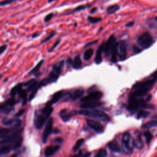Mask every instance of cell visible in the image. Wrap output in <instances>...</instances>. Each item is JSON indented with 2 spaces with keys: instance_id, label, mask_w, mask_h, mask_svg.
Here are the masks:
<instances>
[{
  "instance_id": "41",
  "label": "cell",
  "mask_w": 157,
  "mask_h": 157,
  "mask_svg": "<svg viewBox=\"0 0 157 157\" xmlns=\"http://www.w3.org/2000/svg\"><path fill=\"white\" fill-rule=\"evenodd\" d=\"M35 81H36V80H35V79H31V80H30L28 81V82H26V83L24 84V86H29L30 85H31V84H33V82H35Z\"/></svg>"
},
{
  "instance_id": "29",
  "label": "cell",
  "mask_w": 157,
  "mask_h": 157,
  "mask_svg": "<svg viewBox=\"0 0 157 157\" xmlns=\"http://www.w3.org/2000/svg\"><path fill=\"white\" fill-rule=\"evenodd\" d=\"M144 136L145 138V142L147 145H149L153 139V135L149 131H146L144 133Z\"/></svg>"
},
{
  "instance_id": "15",
  "label": "cell",
  "mask_w": 157,
  "mask_h": 157,
  "mask_svg": "<svg viewBox=\"0 0 157 157\" xmlns=\"http://www.w3.org/2000/svg\"><path fill=\"white\" fill-rule=\"evenodd\" d=\"M104 46H105V43L102 42V44L100 45L99 48L97 50L96 56L95 58V62L96 64H100L102 62V53L104 50Z\"/></svg>"
},
{
  "instance_id": "18",
  "label": "cell",
  "mask_w": 157,
  "mask_h": 157,
  "mask_svg": "<svg viewBox=\"0 0 157 157\" xmlns=\"http://www.w3.org/2000/svg\"><path fill=\"white\" fill-rule=\"evenodd\" d=\"M63 96V92L62 91H58L54 94L52 97L51 100L48 102L50 105H52L53 104H55L59 100H60Z\"/></svg>"
},
{
  "instance_id": "3",
  "label": "cell",
  "mask_w": 157,
  "mask_h": 157,
  "mask_svg": "<svg viewBox=\"0 0 157 157\" xmlns=\"http://www.w3.org/2000/svg\"><path fill=\"white\" fill-rule=\"evenodd\" d=\"M53 111V107L51 105L48 103L46 104V107L39 112H37L35 113L34 124L37 129H41L44 127L46 122L48 120L50 115Z\"/></svg>"
},
{
  "instance_id": "53",
  "label": "cell",
  "mask_w": 157,
  "mask_h": 157,
  "mask_svg": "<svg viewBox=\"0 0 157 157\" xmlns=\"http://www.w3.org/2000/svg\"><path fill=\"white\" fill-rule=\"evenodd\" d=\"M39 36V34L35 33V34H33V35H32V37H33V38H34V37H36L37 36Z\"/></svg>"
},
{
  "instance_id": "36",
  "label": "cell",
  "mask_w": 157,
  "mask_h": 157,
  "mask_svg": "<svg viewBox=\"0 0 157 157\" xmlns=\"http://www.w3.org/2000/svg\"><path fill=\"white\" fill-rule=\"evenodd\" d=\"M56 34H57V33H56V31H55L51 32V33L49 34V35H48V36L46 37V39H44V40H43V41L41 42V43L42 44V43H45V42H47L48 41L50 40V39L52 38L53 37H54V36H55L56 35Z\"/></svg>"
},
{
  "instance_id": "5",
  "label": "cell",
  "mask_w": 157,
  "mask_h": 157,
  "mask_svg": "<svg viewBox=\"0 0 157 157\" xmlns=\"http://www.w3.org/2000/svg\"><path fill=\"white\" fill-rule=\"evenodd\" d=\"M75 113L81 116H84L90 118H93L96 120L101 121L109 122L110 118L106 113L96 110H89V109H82L75 112Z\"/></svg>"
},
{
  "instance_id": "54",
  "label": "cell",
  "mask_w": 157,
  "mask_h": 157,
  "mask_svg": "<svg viewBox=\"0 0 157 157\" xmlns=\"http://www.w3.org/2000/svg\"><path fill=\"white\" fill-rule=\"evenodd\" d=\"M17 156H18L17 154H13L12 155H11V156H10V157H17Z\"/></svg>"
},
{
  "instance_id": "44",
  "label": "cell",
  "mask_w": 157,
  "mask_h": 157,
  "mask_svg": "<svg viewBox=\"0 0 157 157\" xmlns=\"http://www.w3.org/2000/svg\"><path fill=\"white\" fill-rule=\"evenodd\" d=\"M54 141H55V142H57V143H62V142L63 141V139H62L60 138H56L55 139Z\"/></svg>"
},
{
  "instance_id": "51",
  "label": "cell",
  "mask_w": 157,
  "mask_h": 157,
  "mask_svg": "<svg viewBox=\"0 0 157 157\" xmlns=\"http://www.w3.org/2000/svg\"><path fill=\"white\" fill-rule=\"evenodd\" d=\"M90 156H91V153L87 152V153H86L85 154H83L82 157H90Z\"/></svg>"
},
{
  "instance_id": "14",
  "label": "cell",
  "mask_w": 157,
  "mask_h": 157,
  "mask_svg": "<svg viewBox=\"0 0 157 157\" xmlns=\"http://www.w3.org/2000/svg\"><path fill=\"white\" fill-rule=\"evenodd\" d=\"M102 105V103L101 102L95 101V102H85L80 105V107L82 109H92L94 108L100 107Z\"/></svg>"
},
{
  "instance_id": "56",
  "label": "cell",
  "mask_w": 157,
  "mask_h": 157,
  "mask_svg": "<svg viewBox=\"0 0 157 157\" xmlns=\"http://www.w3.org/2000/svg\"><path fill=\"white\" fill-rule=\"evenodd\" d=\"M155 20L156 21H157V16H156V17L155 18Z\"/></svg>"
},
{
  "instance_id": "17",
  "label": "cell",
  "mask_w": 157,
  "mask_h": 157,
  "mask_svg": "<svg viewBox=\"0 0 157 157\" xmlns=\"http://www.w3.org/2000/svg\"><path fill=\"white\" fill-rule=\"evenodd\" d=\"M59 149V145H53V146H49L46 148L45 150V155L47 157H50L56 154L57 151Z\"/></svg>"
},
{
  "instance_id": "40",
  "label": "cell",
  "mask_w": 157,
  "mask_h": 157,
  "mask_svg": "<svg viewBox=\"0 0 157 157\" xmlns=\"http://www.w3.org/2000/svg\"><path fill=\"white\" fill-rule=\"evenodd\" d=\"M60 41H61L60 39H58V40H57V41L55 42V43H54V44L53 45V46L51 47V48H50V49L48 50V52H52L54 49H55V48H56V47L59 44V42H60Z\"/></svg>"
},
{
  "instance_id": "43",
  "label": "cell",
  "mask_w": 157,
  "mask_h": 157,
  "mask_svg": "<svg viewBox=\"0 0 157 157\" xmlns=\"http://www.w3.org/2000/svg\"><path fill=\"white\" fill-rule=\"evenodd\" d=\"M97 42H98V40H96V41H92V42H89V43H88V44H86L85 46V47L86 48V47H89V46H91V45L95 44H96Z\"/></svg>"
},
{
  "instance_id": "37",
  "label": "cell",
  "mask_w": 157,
  "mask_h": 157,
  "mask_svg": "<svg viewBox=\"0 0 157 157\" xmlns=\"http://www.w3.org/2000/svg\"><path fill=\"white\" fill-rule=\"evenodd\" d=\"M16 1H17V0H4V1H2L1 3H0V6H1V7L7 6V5L14 3Z\"/></svg>"
},
{
  "instance_id": "55",
  "label": "cell",
  "mask_w": 157,
  "mask_h": 157,
  "mask_svg": "<svg viewBox=\"0 0 157 157\" xmlns=\"http://www.w3.org/2000/svg\"><path fill=\"white\" fill-rule=\"evenodd\" d=\"M54 1H55V0H48V2L49 3H52V2Z\"/></svg>"
},
{
  "instance_id": "35",
  "label": "cell",
  "mask_w": 157,
  "mask_h": 157,
  "mask_svg": "<svg viewBox=\"0 0 157 157\" xmlns=\"http://www.w3.org/2000/svg\"><path fill=\"white\" fill-rule=\"evenodd\" d=\"M107 156V151L105 149L100 150L95 157H106Z\"/></svg>"
},
{
  "instance_id": "13",
  "label": "cell",
  "mask_w": 157,
  "mask_h": 157,
  "mask_svg": "<svg viewBox=\"0 0 157 157\" xmlns=\"http://www.w3.org/2000/svg\"><path fill=\"white\" fill-rule=\"evenodd\" d=\"M15 104V100L14 98H10L4 102L1 106V110L4 113H9L12 110V107Z\"/></svg>"
},
{
  "instance_id": "39",
  "label": "cell",
  "mask_w": 157,
  "mask_h": 157,
  "mask_svg": "<svg viewBox=\"0 0 157 157\" xmlns=\"http://www.w3.org/2000/svg\"><path fill=\"white\" fill-rule=\"evenodd\" d=\"M53 16H54V14L53 13H50V14H48V15H47L44 19V22L45 23H47L48 21H49L53 17Z\"/></svg>"
},
{
  "instance_id": "25",
  "label": "cell",
  "mask_w": 157,
  "mask_h": 157,
  "mask_svg": "<svg viewBox=\"0 0 157 157\" xmlns=\"http://www.w3.org/2000/svg\"><path fill=\"white\" fill-rule=\"evenodd\" d=\"M91 7V4H85V5H80V6H77V8H75L74 9H73L71 12H70L69 13L66 14V15H69L75 12H80L81 10H84L86 9H88L89 8Z\"/></svg>"
},
{
  "instance_id": "12",
  "label": "cell",
  "mask_w": 157,
  "mask_h": 157,
  "mask_svg": "<svg viewBox=\"0 0 157 157\" xmlns=\"http://www.w3.org/2000/svg\"><path fill=\"white\" fill-rule=\"evenodd\" d=\"M52 127H53V120L52 118H50L46 123L44 130V131H43V133L42 135V142L44 144H45L47 142V140L48 136H49V135L52 133Z\"/></svg>"
},
{
  "instance_id": "38",
  "label": "cell",
  "mask_w": 157,
  "mask_h": 157,
  "mask_svg": "<svg viewBox=\"0 0 157 157\" xmlns=\"http://www.w3.org/2000/svg\"><path fill=\"white\" fill-rule=\"evenodd\" d=\"M18 94H19V96L21 98H22V99H26V95H27V91H26V90H24V89H21L19 91V93H18Z\"/></svg>"
},
{
  "instance_id": "50",
  "label": "cell",
  "mask_w": 157,
  "mask_h": 157,
  "mask_svg": "<svg viewBox=\"0 0 157 157\" xmlns=\"http://www.w3.org/2000/svg\"><path fill=\"white\" fill-rule=\"evenodd\" d=\"M151 77H152V78H154V79H157V71H156L155 73H153L152 74H151Z\"/></svg>"
},
{
  "instance_id": "32",
  "label": "cell",
  "mask_w": 157,
  "mask_h": 157,
  "mask_svg": "<svg viewBox=\"0 0 157 157\" xmlns=\"http://www.w3.org/2000/svg\"><path fill=\"white\" fill-rule=\"evenodd\" d=\"M84 143V139H79L73 147V150L74 151H76L79 150L80 147L83 145Z\"/></svg>"
},
{
  "instance_id": "8",
  "label": "cell",
  "mask_w": 157,
  "mask_h": 157,
  "mask_svg": "<svg viewBox=\"0 0 157 157\" xmlns=\"http://www.w3.org/2000/svg\"><path fill=\"white\" fill-rule=\"evenodd\" d=\"M102 92L100 91H93L87 96H86L84 97L83 98L81 99V102H82V103H85V102L98 101L102 98Z\"/></svg>"
},
{
  "instance_id": "16",
  "label": "cell",
  "mask_w": 157,
  "mask_h": 157,
  "mask_svg": "<svg viewBox=\"0 0 157 157\" xmlns=\"http://www.w3.org/2000/svg\"><path fill=\"white\" fill-rule=\"evenodd\" d=\"M84 94V90L82 89H79L75 90L73 93H69V99L72 100H76L81 98Z\"/></svg>"
},
{
  "instance_id": "9",
  "label": "cell",
  "mask_w": 157,
  "mask_h": 157,
  "mask_svg": "<svg viewBox=\"0 0 157 157\" xmlns=\"http://www.w3.org/2000/svg\"><path fill=\"white\" fill-rule=\"evenodd\" d=\"M117 43V42L116 41V37L113 35L111 36L108 39L107 42L105 44L104 46V52L106 56H109L111 55L113 47H115Z\"/></svg>"
},
{
  "instance_id": "10",
  "label": "cell",
  "mask_w": 157,
  "mask_h": 157,
  "mask_svg": "<svg viewBox=\"0 0 157 157\" xmlns=\"http://www.w3.org/2000/svg\"><path fill=\"white\" fill-rule=\"evenodd\" d=\"M118 55L120 60L123 61L127 55V45L125 41H121L118 43Z\"/></svg>"
},
{
  "instance_id": "21",
  "label": "cell",
  "mask_w": 157,
  "mask_h": 157,
  "mask_svg": "<svg viewBox=\"0 0 157 157\" xmlns=\"http://www.w3.org/2000/svg\"><path fill=\"white\" fill-rule=\"evenodd\" d=\"M108 147H109L112 151H115V152H120L121 149L119 146L118 142L116 140H112L108 144Z\"/></svg>"
},
{
  "instance_id": "11",
  "label": "cell",
  "mask_w": 157,
  "mask_h": 157,
  "mask_svg": "<svg viewBox=\"0 0 157 157\" xmlns=\"http://www.w3.org/2000/svg\"><path fill=\"white\" fill-rule=\"evenodd\" d=\"M86 121L88 126L96 133H102L104 131V127L99 122L95 120H91V119H86Z\"/></svg>"
},
{
  "instance_id": "48",
  "label": "cell",
  "mask_w": 157,
  "mask_h": 157,
  "mask_svg": "<svg viewBox=\"0 0 157 157\" xmlns=\"http://www.w3.org/2000/svg\"><path fill=\"white\" fill-rule=\"evenodd\" d=\"M134 52H136V53L140 52V50L139 49V48L138 47H136V46L134 47Z\"/></svg>"
},
{
  "instance_id": "6",
  "label": "cell",
  "mask_w": 157,
  "mask_h": 157,
  "mask_svg": "<svg viewBox=\"0 0 157 157\" xmlns=\"http://www.w3.org/2000/svg\"><path fill=\"white\" fill-rule=\"evenodd\" d=\"M133 138L129 133H124L122 140V149L123 152L127 155H130L133 150Z\"/></svg>"
},
{
  "instance_id": "20",
  "label": "cell",
  "mask_w": 157,
  "mask_h": 157,
  "mask_svg": "<svg viewBox=\"0 0 157 157\" xmlns=\"http://www.w3.org/2000/svg\"><path fill=\"white\" fill-rule=\"evenodd\" d=\"M133 145L134 147H136V149H140L143 147L144 144L141 138H140V135H138L136 138H133Z\"/></svg>"
},
{
  "instance_id": "26",
  "label": "cell",
  "mask_w": 157,
  "mask_h": 157,
  "mask_svg": "<svg viewBox=\"0 0 157 157\" xmlns=\"http://www.w3.org/2000/svg\"><path fill=\"white\" fill-rule=\"evenodd\" d=\"M93 48H89V49L86 50L84 53V59L85 61H89L91 59L92 55L93 54Z\"/></svg>"
},
{
  "instance_id": "27",
  "label": "cell",
  "mask_w": 157,
  "mask_h": 157,
  "mask_svg": "<svg viewBox=\"0 0 157 157\" xmlns=\"http://www.w3.org/2000/svg\"><path fill=\"white\" fill-rule=\"evenodd\" d=\"M120 9V7H119L118 5L117 4H114V5H112L111 6H109L107 9V13L108 14H114L116 12H117V10H119Z\"/></svg>"
},
{
  "instance_id": "52",
  "label": "cell",
  "mask_w": 157,
  "mask_h": 157,
  "mask_svg": "<svg viewBox=\"0 0 157 157\" xmlns=\"http://www.w3.org/2000/svg\"><path fill=\"white\" fill-rule=\"evenodd\" d=\"M97 10V8H92L90 10V14H93L95 12H96V11Z\"/></svg>"
},
{
  "instance_id": "30",
  "label": "cell",
  "mask_w": 157,
  "mask_h": 157,
  "mask_svg": "<svg viewBox=\"0 0 157 157\" xmlns=\"http://www.w3.org/2000/svg\"><path fill=\"white\" fill-rule=\"evenodd\" d=\"M150 115V112L144 110H140L138 112L137 118H147Z\"/></svg>"
},
{
  "instance_id": "23",
  "label": "cell",
  "mask_w": 157,
  "mask_h": 157,
  "mask_svg": "<svg viewBox=\"0 0 157 157\" xmlns=\"http://www.w3.org/2000/svg\"><path fill=\"white\" fill-rule=\"evenodd\" d=\"M23 86H24V84H21V83L16 85L11 89V90H10V96H11L12 97L15 96L17 93H19V91L22 89Z\"/></svg>"
},
{
  "instance_id": "47",
  "label": "cell",
  "mask_w": 157,
  "mask_h": 157,
  "mask_svg": "<svg viewBox=\"0 0 157 157\" xmlns=\"http://www.w3.org/2000/svg\"><path fill=\"white\" fill-rule=\"evenodd\" d=\"M82 155H83V154H82V151H80L77 154L74 155L72 156L71 157H82Z\"/></svg>"
},
{
  "instance_id": "22",
  "label": "cell",
  "mask_w": 157,
  "mask_h": 157,
  "mask_svg": "<svg viewBox=\"0 0 157 157\" xmlns=\"http://www.w3.org/2000/svg\"><path fill=\"white\" fill-rule=\"evenodd\" d=\"M111 62L115 63L117 62L118 55V43H117L115 47H113V50L111 52Z\"/></svg>"
},
{
  "instance_id": "45",
  "label": "cell",
  "mask_w": 157,
  "mask_h": 157,
  "mask_svg": "<svg viewBox=\"0 0 157 157\" xmlns=\"http://www.w3.org/2000/svg\"><path fill=\"white\" fill-rule=\"evenodd\" d=\"M134 25V21H130V22H129L128 24H126L125 25V26L126 27H128V28H129V27H133Z\"/></svg>"
},
{
  "instance_id": "4",
  "label": "cell",
  "mask_w": 157,
  "mask_h": 157,
  "mask_svg": "<svg viewBox=\"0 0 157 157\" xmlns=\"http://www.w3.org/2000/svg\"><path fill=\"white\" fill-rule=\"evenodd\" d=\"M64 61L59 62L58 63L54 64L52 67V69L49 75L47 78L42 79L39 82L41 86H46L48 84H50L53 82H55L58 80L59 74H61L62 69L64 66Z\"/></svg>"
},
{
  "instance_id": "33",
  "label": "cell",
  "mask_w": 157,
  "mask_h": 157,
  "mask_svg": "<svg viewBox=\"0 0 157 157\" xmlns=\"http://www.w3.org/2000/svg\"><path fill=\"white\" fill-rule=\"evenodd\" d=\"M87 20L89 23L95 24L100 22V21L102 20V19L100 17H91V16H88Z\"/></svg>"
},
{
  "instance_id": "1",
  "label": "cell",
  "mask_w": 157,
  "mask_h": 157,
  "mask_svg": "<svg viewBox=\"0 0 157 157\" xmlns=\"http://www.w3.org/2000/svg\"><path fill=\"white\" fill-rule=\"evenodd\" d=\"M156 80L157 79L151 77V79L149 80L137 82L133 85V91L130 95L136 98H144L152 89Z\"/></svg>"
},
{
  "instance_id": "34",
  "label": "cell",
  "mask_w": 157,
  "mask_h": 157,
  "mask_svg": "<svg viewBox=\"0 0 157 157\" xmlns=\"http://www.w3.org/2000/svg\"><path fill=\"white\" fill-rule=\"evenodd\" d=\"M154 127H157V120H152L147 122L144 125V128H149Z\"/></svg>"
},
{
  "instance_id": "7",
  "label": "cell",
  "mask_w": 157,
  "mask_h": 157,
  "mask_svg": "<svg viewBox=\"0 0 157 157\" xmlns=\"http://www.w3.org/2000/svg\"><path fill=\"white\" fill-rule=\"evenodd\" d=\"M137 42L140 47L146 49L154 44V39L151 35L149 33L146 32L138 37Z\"/></svg>"
},
{
  "instance_id": "2",
  "label": "cell",
  "mask_w": 157,
  "mask_h": 157,
  "mask_svg": "<svg viewBox=\"0 0 157 157\" xmlns=\"http://www.w3.org/2000/svg\"><path fill=\"white\" fill-rule=\"evenodd\" d=\"M151 98V95H150L147 96L145 98H136L129 95L127 109L129 112H134L140 109L147 108L148 107L147 102L150 101Z\"/></svg>"
},
{
  "instance_id": "46",
  "label": "cell",
  "mask_w": 157,
  "mask_h": 157,
  "mask_svg": "<svg viewBox=\"0 0 157 157\" xmlns=\"http://www.w3.org/2000/svg\"><path fill=\"white\" fill-rule=\"evenodd\" d=\"M24 112V109H21L20 111H19L17 113V114H16V117H20V116H21V115L23 114Z\"/></svg>"
},
{
  "instance_id": "28",
  "label": "cell",
  "mask_w": 157,
  "mask_h": 157,
  "mask_svg": "<svg viewBox=\"0 0 157 157\" xmlns=\"http://www.w3.org/2000/svg\"><path fill=\"white\" fill-rule=\"evenodd\" d=\"M43 63H44V60H41L33 69L31 70V71L29 73V74H35V73L38 72L39 71L40 68H41L42 65L43 64Z\"/></svg>"
},
{
  "instance_id": "49",
  "label": "cell",
  "mask_w": 157,
  "mask_h": 157,
  "mask_svg": "<svg viewBox=\"0 0 157 157\" xmlns=\"http://www.w3.org/2000/svg\"><path fill=\"white\" fill-rule=\"evenodd\" d=\"M66 63H69V64H72L73 63V59L71 58H68L67 59V60H66Z\"/></svg>"
},
{
  "instance_id": "24",
  "label": "cell",
  "mask_w": 157,
  "mask_h": 157,
  "mask_svg": "<svg viewBox=\"0 0 157 157\" xmlns=\"http://www.w3.org/2000/svg\"><path fill=\"white\" fill-rule=\"evenodd\" d=\"M81 66H82V60H81L80 57L79 55L74 58L73 63V67L75 69H78L80 68Z\"/></svg>"
},
{
  "instance_id": "19",
  "label": "cell",
  "mask_w": 157,
  "mask_h": 157,
  "mask_svg": "<svg viewBox=\"0 0 157 157\" xmlns=\"http://www.w3.org/2000/svg\"><path fill=\"white\" fill-rule=\"evenodd\" d=\"M59 116H60L63 122H66L71 118L72 114L71 113L69 112L66 109H63L59 112Z\"/></svg>"
},
{
  "instance_id": "31",
  "label": "cell",
  "mask_w": 157,
  "mask_h": 157,
  "mask_svg": "<svg viewBox=\"0 0 157 157\" xmlns=\"http://www.w3.org/2000/svg\"><path fill=\"white\" fill-rule=\"evenodd\" d=\"M17 122H16L15 120H13V119L4 118L2 120V123L5 126H10V125H12V124H13L14 123H16Z\"/></svg>"
},
{
  "instance_id": "42",
  "label": "cell",
  "mask_w": 157,
  "mask_h": 157,
  "mask_svg": "<svg viewBox=\"0 0 157 157\" xmlns=\"http://www.w3.org/2000/svg\"><path fill=\"white\" fill-rule=\"evenodd\" d=\"M7 48V46L6 45H3L1 46V48H0V53H1V55L4 53V52H5Z\"/></svg>"
}]
</instances>
